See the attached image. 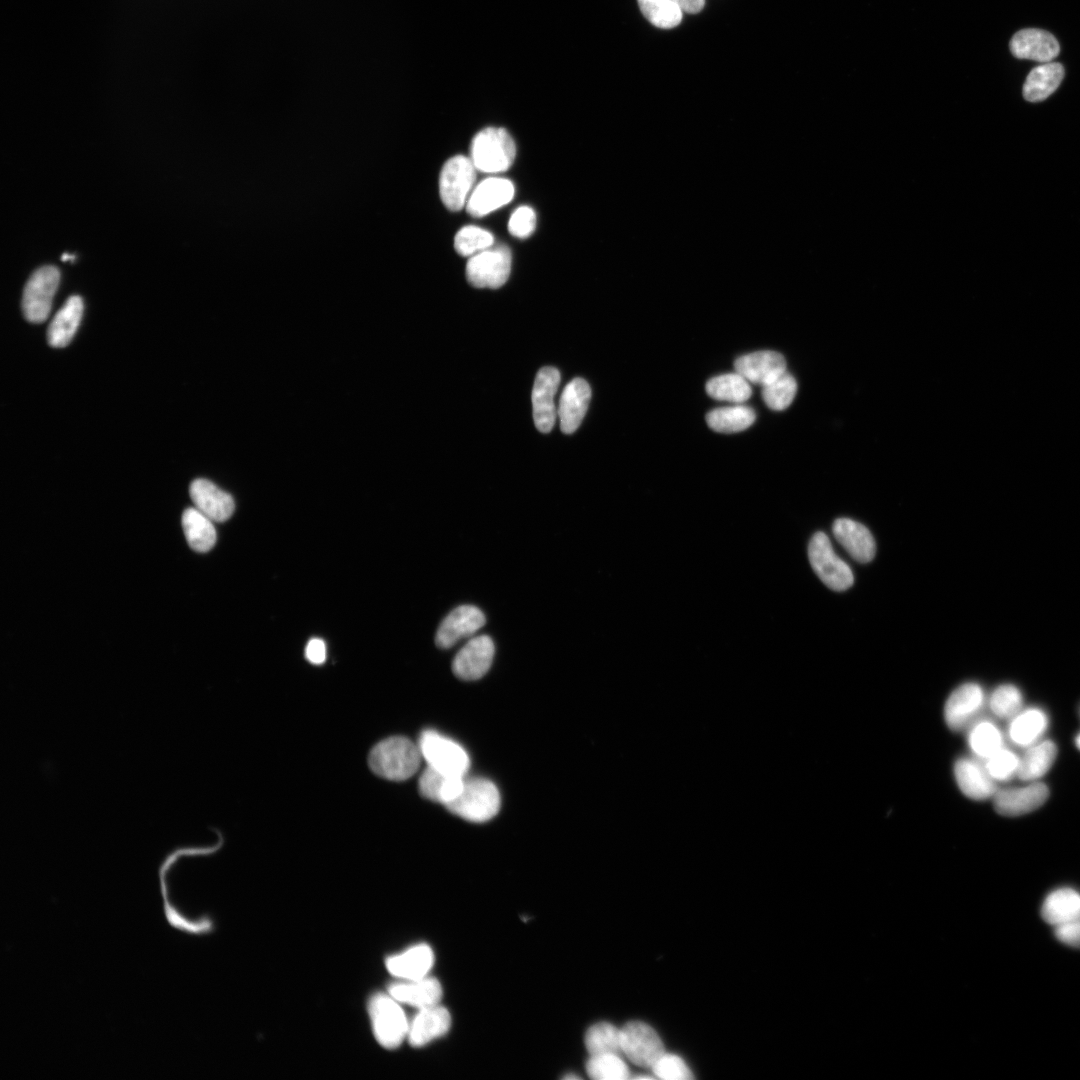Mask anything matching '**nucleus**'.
Returning a JSON list of instances; mask_svg holds the SVG:
<instances>
[{
  "label": "nucleus",
  "mask_w": 1080,
  "mask_h": 1080,
  "mask_svg": "<svg viewBox=\"0 0 1080 1080\" xmlns=\"http://www.w3.org/2000/svg\"><path fill=\"white\" fill-rule=\"evenodd\" d=\"M421 760L418 744L402 736L382 740L373 747L368 758L375 774L393 781L412 777L419 769Z\"/></svg>",
  "instance_id": "f257e3e1"
},
{
  "label": "nucleus",
  "mask_w": 1080,
  "mask_h": 1080,
  "mask_svg": "<svg viewBox=\"0 0 1080 1080\" xmlns=\"http://www.w3.org/2000/svg\"><path fill=\"white\" fill-rule=\"evenodd\" d=\"M500 803V793L493 782L485 778H465L460 794L445 807L464 820L482 823L496 816Z\"/></svg>",
  "instance_id": "f03ea898"
},
{
  "label": "nucleus",
  "mask_w": 1080,
  "mask_h": 1080,
  "mask_svg": "<svg viewBox=\"0 0 1080 1080\" xmlns=\"http://www.w3.org/2000/svg\"><path fill=\"white\" fill-rule=\"evenodd\" d=\"M515 155V143L503 128H485L476 134L471 143V160L481 172L506 171L513 164Z\"/></svg>",
  "instance_id": "7ed1b4c3"
},
{
  "label": "nucleus",
  "mask_w": 1080,
  "mask_h": 1080,
  "mask_svg": "<svg viewBox=\"0 0 1080 1080\" xmlns=\"http://www.w3.org/2000/svg\"><path fill=\"white\" fill-rule=\"evenodd\" d=\"M373 1034L384 1048H397L408 1035L409 1021L400 1006L389 993L376 994L368 1004Z\"/></svg>",
  "instance_id": "20e7f679"
},
{
  "label": "nucleus",
  "mask_w": 1080,
  "mask_h": 1080,
  "mask_svg": "<svg viewBox=\"0 0 1080 1080\" xmlns=\"http://www.w3.org/2000/svg\"><path fill=\"white\" fill-rule=\"evenodd\" d=\"M418 747L427 765L443 773L465 776L470 767L466 750L435 730L423 731Z\"/></svg>",
  "instance_id": "39448f33"
},
{
  "label": "nucleus",
  "mask_w": 1080,
  "mask_h": 1080,
  "mask_svg": "<svg viewBox=\"0 0 1080 1080\" xmlns=\"http://www.w3.org/2000/svg\"><path fill=\"white\" fill-rule=\"evenodd\" d=\"M810 564L820 580L830 589L844 591L854 582L853 573L835 553L828 536L816 532L808 545Z\"/></svg>",
  "instance_id": "423d86ee"
},
{
  "label": "nucleus",
  "mask_w": 1080,
  "mask_h": 1080,
  "mask_svg": "<svg viewBox=\"0 0 1080 1080\" xmlns=\"http://www.w3.org/2000/svg\"><path fill=\"white\" fill-rule=\"evenodd\" d=\"M59 280L60 272L54 266H43L32 273L22 297V311L29 322L40 323L47 318Z\"/></svg>",
  "instance_id": "0eeeda50"
},
{
  "label": "nucleus",
  "mask_w": 1080,
  "mask_h": 1080,
  "mask_svg": "<svg viewBox=\"0 0 1080 1080\" xmlns=\"http://www.w3.org/2000/svg\"><path fill=\"white\" fill-rule=\"evenodd\" d=\"M511 270V251L506 245H498L471 257L466 265L468 282L478 288H499L508 279Z\"/></svg>",
  "instance_id": "6e6552de"
},
{
  "label": "nucleus",
  "mask_w": 1080,
  "mask_h": 1080,
  "mask_svg": "<svg viewBox=\"0 0 1080 1080\" xmlns=\"http://www.w3.org/2000/svg\"><path fill=\"white\" fill-rule=\"evenodd\" d=\"M471 159L458 155L445 162L440 173L439 189L447 209L459 211L472 188L476 172Z\"/></svg>",
  "instance_id": "1a4fd4ad"
},
{
  "label": "nucleus",
  "mask_w": 1080,
  "mask_h": 1080,
  "mask_svg": "<svg viewBox=\"0 0 1080 1080\" xmlns=\"http://www.w3.org/2000/svg\"><path fill=\"white\" fill-rule=\"evenodd\" d=\"M622 1052L634 1064L650 1068L665 1052L658 1033L647 1023L634 1020L621 1028Z\"/></svg>",
  "instance_id": "9d476101"
},
{
  "label": "nucleus",
  "mask_w": 1080,
  "mask_h": 1080,
  "mask_svg": "<svg viewBox=\"0 0 1080 1080\" xmlns=\"http://www.w3.org/2000/svg\"><path fill=\"white\" fill-rule=\"evenodd\" d=\"M984 704L982 687L975 682L964 683L950 694L945 703V722L950 729L960 731L972 723Z\"/></svg>",
  "instance_id": "9b49d317"
},
{
  "label": "nucleus",
  "mask_w": 1080,
  "mask_h": 1080,
  "mask_svg": "<svg viewBox=\"0 0 1080 1080\" xmlns=\"http://www.w3.org/2000/svg\"><path fill=\"white\" fill-rule=\"evenodd\" d=\"M560 382V373L554 367L541 368L532 390L533 419L543 433L551 431L557 417L554 397Z\"/></svg>",
  "instance_id": "f8f14e48"
},
{
  "label": "nucleus",
  "mask_w": 1080,
  "mask_h": 1080,
  "mask_svg": "<svg viewBox=\"0 0 1080 1080\" xmlns=\"http://www.w3.org/2000/svg\"><path fill=\"white\" fill-rule=\"evenodd\" d=\"M494 654L493 640L487 635L476 636L469 640L454 657L453 673L462 680H477L490 669Z\"/></svg>",
  "instance_id": "ddd939ff"
},
{
  "label": "nucleus",
  "mask_w": 1080,
  "mask_h": 1080,
  "mask_svg": "<svg viewBox=\"0 0 1080 1080\" xmlns=\"http://www.w3.org/2000/svg\"><path fill=\"white\" fill-rule=\"evenodd\" d=\"M485 622L484 613L476 606H459L441 622L435 636L436 645L442 649L451 648L460 639L473 635Z\"/></svg>",
  "instance_id": "4468645a"
},
{
  "label": "nucleus",
  "mask_w": 1080,
  "mask_h": 1080,
  "mask_svg": "<svg viewBox=\"0 0 1080 1080\" xmlns=\"http://www.w3.org/2000/svg\"><path fill=\"white\" fill-rule=\"evenodd\" d=\"M1049 790L1043 783L1033 782L1022 787L1005 788L993 796L995 810L1005 816H1019L1039 808L1047 799Z\"/></svg>",
  "instance_id": "2eb2a0df"
},
{
  "label": "nucleus",
  "mask_w": 1080,
  "mask_h": 1080,
  "mask_svg": "<svg viewBox=\"0 0 1080 1080\" xmlns=\"http://www.w3.org/2000/svg\"><path fill=\"white\" fill-rule=\"evenodd\" d=\"M734 367L749 383L764 386L786 372V361L778 352L756 351L737 358Z\"/></svg>",
  "instance_id": "dca6fc26"
},
{
  "label": "nucleus",
  "mask_w": 1080,
  "mask_h": 1080,
  "mask_svg": "<svg viewBox=\"0 0 1080 1080\" xmlns=\"http://www.w3.org/2000/svg\"><path fill=\"white\" fill-rule=\"evenodd\" d=\"M450 1026L451 1015L445 1007L435 1004L420 1008L409 1022L407 1039L412 1046L421 1047L445 1035Z\"/></svg>",
  "instance_id": "f3484780"
},
{
  "label": "nucleus",
  "mask_w": 1080,
  "mask_h": 1080,
  "mask_svg": "<svg viewBox=\"0 0 1080 1080\" xmlns=\"http://www.w3.org/2000/svg\"><path fill=\"white\" fill-rule=\"evenodd\" d=\"M591 398L589 384L582 378H574L562 391L557 416L563 433L571 434L580 426Z\"/></svg>",
  "instance_id": "a211bd4d"
},
{
  "label": "nucleus",
  "mask_w": 1080,
  "mask_h": 1080,
  "mask_svg": "<svg viewBox=\"0 0 1080 1080\" xmlns=\"http://www.w3.org/2000/svg\"><path fill=\"white\" fill-rule=\"evenodd\" d=\"M195 508L213 522H223L231 517L235 504L232 496L206 479H195L189 488Z\"/></svg>",
  "instance_id": "6ab92c4d"
},
{
  "label": "nucleus",
  "mask_w": 1080,
  "mask_h": 1080,
  "mask_svg": "<svg viewBox=\"0 0 1080 1080\" xmlns=\"http://www.w3.org/2000/svg\"><path fill=\"white\" fill-rule=\"evenodd\" d=\"M1010 50L1017 58L1047 63L1059 54L1060 47L1056 38L1047 31L1023 29L1012 37Z\"/></svg>",
  "instance_id": "aec40b11"
},
{
  "label": "nucleus",
  "mask_w": 1080,
  "mask_h": 1080,
  "mask_svg": "<svg viewBox=\"0 0 1080 1080\" xmlns=\"http://www.w3.org/2000/svg\"><path fill=\"white\" fill-rule=\"evenodd\" d=\"M832 531L836 540L854 560L866 563L874 558L875 541L863 524L849 518H838L833 523Z\"/></svg>",
  "instance_id": "412c9836"
},
{
  "label": "nucleus",
  "mask_w": 1080,
  "mask_h": 1080,
  "mask_svg": "<svg viewBox=\"0 0 1080 1080\" xmlns=\"http://www.w3.org/2000/svg\"><path fill=\"white\" fill-rule=\"evenodd\" d=\"M954 776L962 793L971 799L984 800L997 791L996 781L985 766L974 759H958L954 764Z\"/></svg>",
  "instance_id": "4be33fe9"
},
{
  "label": "nucleus",
  "mask_w": 1080,
  "mask_h": 1080,
  "mask_svg": "<svg viewBox=\"0 0 1080 1080\" xmlns=\"http://www.w3.org/2000/svg\"><path fill=\"white\" fill-rule=\"evenodd\" d=\"M514 196L511 181L503 178H487L472 192L467 202V212L474 217L484 216L509 203Z\"/></svg>",
  "instance_id": "5701e85b"
},
{
  "label": "nucleus",
  "mask_w": 1080,
  "mask_h": 1080,
  "mask_svg": "<svg viewBox=\"0 0 1080 1080\" xmlns=\"http://www.w3.org/2000/svg\"><path fill=\"white\" fill-rule=\"evenodd\" d=\"M434 963V953L426 944L414 945L386 960L387 970L403 980H417L427 976Z\"/></svg>",
  "instance_id": "b1692460"
},
{
  "label": "nucleus",
  "mask_w": 1080,
  "mask_h": 1080,
  "mask_svg": "<svg viewBox=\"0 0 1080 1080\" xmlns=\"http://www.w3.org/2000/svg\"><path fill=\"white\" fill-rule=\"evenodd\" d=\"M388 993L399 1003L420 1009L439 1004L443 990L437 979L426 976L391 985Z\"/></svg>",
  "instance_id": "393cba45"
},
{
  "label": "nucleus",
  "mask_w": 1080,
  "mask_h": 1080,
  "mask_svg": "<svg viewBox=\"0 0 1080 1080\" xmlns=\"http://www.w3.org/2000/svg\"><path fill=\"white\" fill-rule=\"evenodd\" d=\"M464 781L465 776L446 774L427 766L419 778L418 788L424 798L446 806L460 794Z\"/></svg>",
  "instance_id": "a878e982"
},
{
  "label": "nucleus",
  "mask_w": 1080,
  "mask_h": 1080,
  "mask_svg": "<svg viewBox=\"0 0 1080 1080\" xmlns=\"http://www.w3.org/2000/svg\"><path fill=\"white\" fill-rule=\"evenodd\" d=\"M83 313V301L80 296H70L52 319L47 340L50 346L62 348L73 338Z\"/></svg>",
  "instance_id": "bb28decb"
},
{
  "label": "nucleus",
  "mask_w": 1080,
  "mask_h": 1080,
  "mask_svg": "<svg viewBox=\"0 0 1080 1080\" xmlns=\"http://www.w3.org/2000/svg\"><path fill=\"white\" fill-rule=\"evenodd\" d=\"M1043 919L1055 926H1061L1080 917V893L1068 887L1049 893L1041 908Z\"/></svg>",
  "instance_id": "cd10ccee"
},
{
  "label": "nucleus",
  "mask_w": 1080,
  "mask_h": 1080,
  "mask_svg": "<svg viewBox=\"0 0 1080 1080\" xmlns=\"http://www.w3.org/2000/svg\"><path fill=\"white\" fill-rule=\"evenodd\" d=\"M1048 727V717L1039 708H1029L1015 715L1009 725L1010 740L1020 747L1037 743Z\"/></svg>",
  "instance_id": "c85d7f7f"
},
{
  "label": "nucleus",
  "mask_w": 1080,
  "mask_h": 1080,
  "mask_svg": "<svg viewBox=\"0 0 1080 1080\" xmlns=\"http://www.w3.org/2000/svg\"><path fill=\"white\" fill-rule=\"evenodd\" d=\"M1063 76L1064 68L1057 62H1047L1035 67L1024 83V98L1030 102L1046 99L1058 88Z\"/></svg>",
  "instance_id": "c756f323"
},
{
  "label": "nucleus",
  "mask_w": 1080,
  "mask_h": 1080,
  "mask_svg": "<svg viewBox=\"0 0 1080 1080\" xmlns=\"http://www.w3.org/2000/svg\"><path fill=\"white\" fill-rule=\"evenodd\" d=\"M1057 754L1053 741L1043 740L1027 747L1020 758L1017 776L1023 781H1035L1051 768Z\"/></svg>",
  "instance_id": "7c9ffc66"
},
{
  "label": "nucleus",
  "mask_w": 1080,
  "mask_h": 1080,
  "mask_svg": "<svg viewBox=\"0 0 1080 1080\" xmlns=\"http://www.w3.org/2000/svg\"><path fill=\"white\" fill-rule=\"evenodd\" d=\"M182 527L189 546L197 552L209 551L216 542L213 521L197 508H187L182 514Z\"/></svg>",
  "instance_id": "2f4dec72"
},
{
  "label": "nucleus",
  "mask_w": 1080,
  "mask_h": 1080,
  "mask_svg": "<svg viewBox=\"0 0 1080 1080\" xmlns=\"http://www.w3.org/2000/svg\"><path fill=\"white\" fill-rule=\"evenodd\" d=\"M755 418L754 410L741 404L716 408L706 415L708 426L721 433L743 431L754 423Z\"/></svg>",
  "instance_id": "473e14b6"
},
{
  "label": "nucleus",
  "mask_w": 1080,
  "mask_h": 1080,
  "mask_svg": "<svg viewBox=\"0 0 1080 1080\" xmlns=\"http://www.w3.org/2000/svg\"><path fill=\"white\" fill-rule=\"evenodd\" d=\"M707 394L716 400L741 404L752 395L750 383L736 371L711 378L706 383Z\"/></svg>",
  "instance_id": "72a5a7b5"
},
{
  "label": "nucleus",
  "mask_w": 1080,
  "mask_h": 1080,
  "mask_svg": "<svg viewBox=\"0 0 1080 1080\" xmlns=\"http://www.w3.org/2000/svg\"><path fill=\"white\" fill-rule=\"evenodd\" d=\"M968 744L976 756L986 760L1004 747V739L997 725L982 720L970 728Z\"/></svg>",
  "instance_id": "f704fd0d"
},
{
  "label": "nucleus",
  "mask_w": 1080,
  "mask_h": 1080,
  "mask_svg": "<svg viewBox=\"0 0 1080 1080\" xmlns=\"http://www.w3.org/2000/svg\"><path fill=\"white\" fill-rule=\"evenodd\" d=\"M585 1046L590 1056L620 1054L622 1052L621 1029L609 1022H598L587 1030Z\"/></svg>",
  "instance_id": "c9c22d12"
},
{
  "label": "nucleus",
  "mask_w": 1080,
  "mask_h": 1080,
  "mask_svg": "<svg viewBox=\"0 0 1080 1080\" xmlns=\"http://www.w3.org/2000/svg\"><path fill=\"white\" fill-rule=\"evenodd\" d=\"M643 15L654 26L671 29L680 24L682 9L674 0H637Z\"/></svg>",
  "instance_id": "e433bc0d"
},
{
  "label": "nucleus",
  "mask_w": 1080,
  "mask_h": 1080,
  "mask_svg": "<svg viewBox=\"0 0 1080 1080\" xmlns=\"http://www.w3.org/2000/svg\"><path fill=\"white\" fill-rule=\"evenodd\" d=\"M586 1071L595 1080H624L630 1078L625 1061L619 1054L591 1055L586 1063Z\"/></svg>",
  "instance_id": "4c0bfd02"
},
{
  "label": "nucleus",
  "mask_w": 1080,
  "mask_h": 1080,
  "mask_svg": "<svg viewBox=\"0 0 1080 1080\" xmlns=\"http://www.w3.org/2000/svg\"><path fill=\"white\" fill-rule=\"evenodd\" d=\"M762 388L765 404L772 410L781 411L792 403L796 395L797 383L791 374L785 372Z\"/></svg>",
  "instance_id": "58836bf2"
},
{
  "label": "nucleus",
  "mask_w": 1080,
  "mask_h": 1080,
  "mask_svg": "<svg viewBox=\"0 0 1080 1080\" xmlns=\"http://www.w3.org/2000/svg\"><path fill=\"white\" fill-rule=\"evenodd\" d=\"M1022 705V693L1013 684L998 686L989 699V707L993 714L1003 719L1013 718L1021 711Z\"/></svg>",
  "instance_id": "ea45409f"
},
{
  "label": "nucleus",
  "mask_w": 1080,
  "mask_h": 1080,
  "mask_svg": "<svg viewBox=\"0 0 1080 1080\" xmlns=\"http://www.w3.org/2000/svg\"><path fill=\"white\" fill-rule=\"evenodd\" d=\"M493 236L477 226L461 228L455 236L454 247L462 256H469L479 250H485L493 244Z\"/></svg>",
  "instance_id": "a19ab883"
},
{
  "label": "nucleus",
  "mask_w": 1080,
  "mask_h": 1080,
  "mask_svg": "<svg viewBox=\"0 0 1080 1080\" xmlns=\"http://www.w3.org/2000/svg\"><path fill=\"white\" fill-rule=\"evenodd\" d=\"M655 1077L664 1080H690L693 1074L678 1055L664 1052L651 1067Z\"/></svg>",
  "instance_id": "79ce46f5"
},
{
  "label": "nucleus",
  "mask_w": 1080,
  "mask_h": 1080,
  "mask_svg": "<svg viewBox=\"0 0 1080 1080\" xmlns=\"http://www.w3.org/2000/svg\"><path fill=\"white\" fill-rule=\"evenodd\" d=\"M1020 758L1011 750L1002 748L986 759L985 768L995 781H1007L1017 776Z\"/></svg>",
  "instance_id": "37998d69"
},
{
  "label": "nucleus",
  "mask_w": 1080,
  "mask_h": 1080,
  "mask_svg": "<svg viewBox=\"0 0 1080 1080\" xmlns=\"http://www.w3.org/2000/svg\"><path fill=\"white\" fill-rule=\"evenodd\" d=\"M535 226L536 215L533 209L528 206H521L511 215L508 230L511 235L517 238H527L533 233Z\"/></svg>",
  "instance_id": "c03bdc74"
},
{
  "label": "nucleus",
  "mask_w": 1080,
  "mask_h": 1080,
  "mask_svg": "<svg viewBox=\"0 0 1080 1080\" xmlns=\"http://www.w3.org/2000/svg\"><path fill=\"white\" fill-rule=\"evenodd\" d=\"M1055 936L1059 941L1066 945L1080 948V917L1056 927Z\"/></svg>",
  "instance_id": "a18cd8bd"
},
{
  "label": "nucleus",
  "mask_w": 1080,
  "mask_h": 1080,
  "mask_svg": "<svg viewBox=\"0 0 1080 1080\" xmlns=\"http://www.w3.org/2000/svg\"><path fill=\"white\" fill-rule=\"evenodd\" d=\"M306 659L315 665H320L326 660V645L322 639L312 638L306 645Z\"/></svg>",
  "instance_id": "49530a36"
},
{
  "label": "nucleus",
  "mask_w": 1080,
  "mask_h": 1080,
  "mask_svg": "<svg viewBox=\"0 0 1080 1080\" xmlns=\"http://www.w3.org/2000/svg\"><path fill=\"white\" fill-rule=\"evenodd\" d=\"M682 11L690 14H696L700 12L705 4V0H674Z\"/></svg>",
  "instance_id": "de8ad7c7"
},
{
  "label": "nucleus",
  "mask_w": 1080,
  "mask_h": 1080,
  "mask_svg": "<svg viewBox=\"0 0 1080 1080\" xmlns=\"http://www.w3.org/2000/svg\"><path fill=\"white\" fill-rule=\"evenodd\" d=\"M635 1078H636V1079H650V1078H652V1077H651V1076H649V1075H638V1076H636Z\"/></svg>",
  "instance_id": "09e8293b"
},
{
  "label": "nucleus",
  "mask_w": 1080,
  "mask_h": 1080,
  "mask_svg": "<svg viewBox=\"0 0 1080 1080\" xmlns=\"http://www.w3.org/2000/svg\"><path fill=\"white\" fill-rule=\"evenodd\" d=\"M1076 745L1080 749V734L1076 738Z\"/></svg>",
  "instance_id": "8fccbe9b"
}]
</instances>
